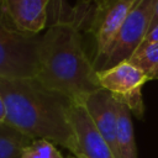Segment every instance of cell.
<instances>
[{"instance_id":"obj_1","label":"cell","mask_w":158,"mask_h":158,"mask_svg":"<svg viewBox=\"0 0 158 158\" xmlns=\"http://www.w3.org/2000/svg\"><path fill=\"white\" fill-rule=\"evenodd\" d=\"M0 95L6 106L5 122L31 139H49L75 154L70 99L47 89L36 78H0Z\"/></svg>"},{"instance_id":"obj_9","label":"cell","mask_w":158,"mask_h":158,"mask_svg":"<svg viewBox=\"0 0 158 158\" xmlns=\"http://www.w3.org/2000/svg\"><path fill=\"white\" fill-rule=\"evenodd\" d=\"M49 0H4L7 20L21 32L37 36L47 23Z\"/></svg>"},{"instance_id":"obj_11","label":"cell","mask_w":158,"mask_h":158,"mask_svg":"<svg viewBox=\"0 0 158 158\" xmlns=\"http://www.w3.org/2000/svg\"><path fill=\"white\" fill-rule=\"evenodd\" d=\"M32 141L7 122L0 123V158H21L23 149Z\"/></svg>"},{"instance_id":"obj_16","label":"cell","mask_w":158,"mask_h":158,"mask_svg":"<svg viewBox=\"0 0 158 158\" xmlns=\"http://www.w3.org/2000/svg\"><path fill=\"white\" fill-rule=\"evenodd\" d=\"M157 25H158V0H157V4H156L154 15H153V20H152V23H151V30H153ZM151 30H149V31H151Z\"/></svg>"},{"instance_id":"obj_2","label":"cell","mask_w":158,"mask_h":158,"mask_svg":"<svg viewBox=\"0 0 158 158\" xmlns=\"http://www.w3.org/2000/svg\"><path fill=\"white\" fill-rule=\"evenodd\" d=\"M79 21L57 20L41 36L36 79L75 102L101 89L98 72L83 47Z\"/></svg>"},{"instance_id":"obj_13","label":"cell","mask_w":158,"mask_h":158,"mask_svg":"<svg viewBox=\"0 0 158 158\" xmlns=\"http://www.w3.org/2000/svg\"><path fill=\"white\" fill-rule=\"evenodd\" d=\"M21 158H65L49 139H33L22 152Z\"/></svg>"},{"instance_id":"obj_7","label":"cell","mask_w":158,"mask_h":158,"mask_svg":"<svg viewBox=\"0 0 158 158\" xmlns=\"http://www.w3.org/2000/svg\"><path fill=\"white\" fill-rule=\"evenodd\" d=\"M69 117L75 139L74 156L77 158H116L81 102L73 101Z\"/></svg>"},{"instance_id":"obj_15","label":"cell","mask_w":158,"mask_h":158,"mask_svg":"<svg viewBox=\"0 0 158 158\" xmlns=\"http://www.w3.org/2000/svg\"><path fill=\"white\" fill-rule=\"evenodd\" d=\"M5 121H6V106L2 96L0 95V123H4Z\"/></svg>"},{"instance_id":"obj_6","label":"cell","mask_w":158,"mask_h":158,"mask_svg":"<svg viewBox=\"0 0 158 158\" xmlns=\"http://www.w3.org/2000/svg\"><path fill=\"white\" fill-rule=\"evenodd\" d=\"M96 74L100 88L110 91L117 100L126 104L137 117L143 116L142 86L148 81V78L139 68L130 60H125L111 68L99 70Z\"/></svg>"},{"instance_id":"obj_3","label":"cell","mask_w":158,"mask_h":158,"mask_svg":"<svg viewBox=\"0 0 158 158\" xmlns=\"http://www.w3.org/2000/svg\"><path fill=\"white\" fill-rule=\"evenodd\" d=\"M41 36L19 31L4 12L0 0V78H36Z\"/></svg>"},{"instance_id":"obj_8","label":"cell","mask_w":158,"mask_h":158,"mask_svg":"<svg viewBox=\"0 0 158 158\" xmlns=\"http://www.w3.org/2000/svg\"><path fill=\"white\" fill-rule=\"evenodd\" d=\"M117 99L107 90L99 89L88 95L81 104L85 106L95 126L117 158L116 130H117Z\"/></svg>"},{"instance_id":"obj_14","label":"cell","mask_w":158,"mask_h":158,"mask_svg":"<svg viewBox=\"0 0 158 158\" xmlns=\"http://www.w3.org/2000/svg\"><path fill=\"white\" fill-rule=\"evenodd\" d=\"M98 0H75V9L74 12L75 14H80L83 11H85L86 7H89L91 4H95Z\"/></svg>"},{"instance_id":"obj_10","label":"cell","mask_w":158,"mask_h":158,"mask_svg":"<svg viewBox=\"0 0 158 158\" xmlns=\"http://www.w3.org/2000/svg\"><path fill=\"white\" fill-rule=\"evenodd\" d=\"M117 130L116 148L117 158H137V147L131 118V110L126 104L117 100Z\"/></svg>"},{"instance_id":"obj_5","label":"cell","mask_w":158,"mask_h":158,"mask_svg":"<svg viewBox=\"0 0 158 158\" xmlns=\"http://www.w3.org/2000/svg\"><path fill=\"white\" fill-rule=\"evenodd\" d=\"M138 0H98L90 15L88 32L95 43L94 67L102 60L123 25L130 11Z\"/></svg>"},{"instance_id":"obj_4","label":"cell","mask_w":158,"mask_h":158,"mask_svg":"<svg viewBox=\"0 0 158 158\" xmlns=\"http://www.w3.org/2000/svg\"><path fill=\"white\" fill-rule=\"evenodd\" d=\"M156 4L157 0L137 1L126 17L107 53L95 68L96 72L111 68L132 57L151 30Z\"/></svg>"},{"instance_id":"obj_12","label":"cell","mask_w":158,"mask_h":158,"mask_svg":"<svg viewBox=\"0 0 158 158\" xmlns=\"http://www.w3.org/2000/svg\"><path fill=\"white\" fill-rule=\"evenodd\" d=\"M128 60L139 68L148 80L158 79V43L139 46Z\"/></svg>"}]
</instances>
